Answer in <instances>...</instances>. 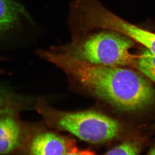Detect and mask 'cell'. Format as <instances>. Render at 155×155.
<instances>
[{
    "mask_svg": "<svg viewBox=\"0 0 155 155\" xmlns=\"http://www.w3.org/2000/svg\"><path fill=\"white\" fill-rule=\"evenodd\" d=\"M140 147L135 142H124L107 152L106 155H135L140 154Z\"/></svg>",
    "mask_w": 155,
    "mask_h": 155,
    "instance_id": "9",
    "label": "cell"
},
{
    "mask_svg": "<svg viewBox=\"0 0 155 155\" xmlns=\"http://www.w3.org/2000/svg\"><path fill=\"white\" fill-rule=\"evenodd\" d=\"M3 60V58H1V57H0V60Z\"/></svg>",
    "mask_w": 155,
    "mask_h": 155,
    "instance_id": "10",
    "label": "cell"
},
{
    "mask_svg": "<svg viewBox=\"0 0 155 155\" xmlns=\"http://www.w3.org/2000/svg\"><path fill=\"white\" fill-rule=\"evenodd\" d=\"M34 108L47 126L66 130L91 143L111 140L120 132V126L117 120L97 111H61L42 98L36 100Z\"/></svg>",
    "mask_w": 155,
    "mask_h": 155,
    "instance_id": "2",
    "label": "cell"
},
{
    "mask_svg": "<svg viewBox=\"0 0 155 155\" xmlns=\"http://www.w3.org/2000/svg\"><path fill=\"white\" fill-rule=\"evenodd\" d=\"M39 55L119 110L136 111L155 101L154 87L141 74L134 70L95 64L54 49L40 51Z\"/></svg>",
    "mask_w": 155,
    "mask_h": 155,
    "instance_id": "1",
    "label": "cell"
},
{
    "mask_svg": "<svg viewBox=\"0 0 155 155\" xmlns=\"http://www.w3.org/2000/svg\"><path fill=\"white\" fill-rule=\"evenodd\" d=\"M36 100L0 87V116L19 114L34 107Z\"/></svg>",
    "mask_w": 155,
    "mask_h": 155,
    "instance_id": "6",
    "label": "cell"
},
{
    "mask_svg": "<svg viewBox=\"0 0 155 155\" xmlns=\"http://www.w3.org/2000/svg\"><path fill=\"white\" fill-rule=\"evenodd\" d=\"M18 114L0 116V154L26 152L31 137L40 127L24 122Z\"/></svg>",
    "mask_w": 155,
    "mask_h": 155,
    "instance_id": "4",
    "label": "cell"
},
{
    "mask_svg": "<svg viewBox=\"0 0 155 155\" xmlns=\"http://www.w3.org/2000/svg\"><path fill=\"white\" fill-rule=\"evenodd\" d=\"M26 153L31 155L91 154L78 149L73 140L40 127L31 137Z\"/></svg>",
    "mask_w": 155,
    "mask_h": 155,
    "instance_id": "5",
    "label": "cell"
},
{
    "mask_svg": "<svg viewBox=\"0 0 155 155\" xmlns=\"http://www.w3.org/2000/svg\"><path fill=\"white\" fill-rule=\"evenodd\" d=\"M25 9L13 0H0V32L15 26L23 17H28Z\"/></svg>",
    "mask_w": 155,
    "mask_h": 155,
    "instance_id": "7",
    "label": "cell"
},
{
    "mask_svg": "<svg viewBox=\"0 0 155 155\" xmlns=\"http://www.w3.org/2000/svg\"><path fill=\"white\" fill-rule=\"evenodd\" d=\"M104 30L64 52L95 64L124 67L136 63L138 56L130 53L134 41L119 33Z\"/></svg>",
    "mask_w": 155,
    "mask_h": 155,
    "instance_id": "3",
    "label": "cell"
},
{
    "mask_svg": "<svg viewBox=\"0 0 155 155\" xmlns=\"http://www.w3.org/2000/svg\"><path fill=\"white\" fill-rule=\"evenodd\" d=\"M136 65L143 74L155 82V54L146 49L138 56Z\"/></svg>",
    "mask_w": 155,
    "mask_h": 155,
    "instance_id": "8",
    "label": "cell"
}]
</instances>
